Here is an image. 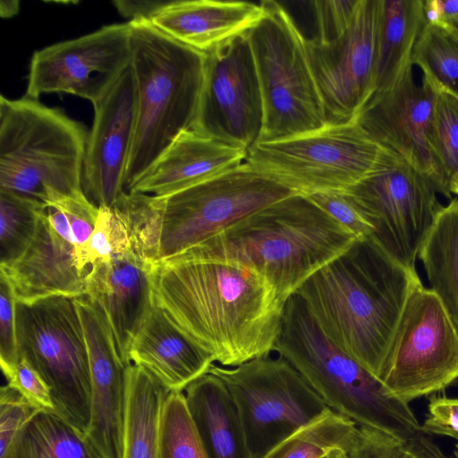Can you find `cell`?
Returning <instances> with one entry per match:
<instances>
[{
    "instance_id": "cell-1",
    "label": "cell",
    "mask_w": 458,
    "mask_h": 458,
    "mask_svg": "<svg viewBox=\"0 0 458 458\" xmlns=\"http://www.w3.org/2000/svg\"><path fill=\"white\" fill-rule=\"evenodd\" d=\"M153 293L216 364L235 367L274 351L285 302L247 266L180 254L155 266Z\"/></svg>"
},
{
    "instance_id": "cell-2",
    "label": "cell",
    "mask_w": 458,
    "mask_h": 458,
    "mask_svg": "<svg viewBox=\"0 0 458 458\" xmlns=\"http://www.w3.org/2000/svg\"><path fill=\"white\" fill-rule=\"evenodd\" d=\"M421 282L371 236L311 276L295 293L324 334L380 378L411 293Z\"/></svg>"
},
{
    "instance_id": "cell-3",
    "label": "cell",
    "mask_w": 458,
    "mask_h": 458,
    "mask_svg": "<svg viewBox=\"0 0 458 458\" xmlns=\"http://www.w3.org/2000/svg\"><path fill=\"white\" fill-rule=\"evenodd\" d=\"M293 194L245 161L167 196L124 191L114 205L126 220L134 250L155 267Z\"/></svg>"
},
{
    "instance_id": "cell-4",
    "label": "cell",
    "mask_w": 458,
    "mask_h": 458,
    "mask_svg": "<svg viewBox=\"0 0 458 458\" xmlns=\"http://www.w3.org/2000/svg\"><path fill=\"white\" fill-rule=\"evenodd\" d=\"M358 239L306 195L293 194L182 253L247 266L284 302Z\"/></svg>"
},
{
    "instance_id": "cell-5",
    "label": "cell",
    "mask_w": 458,
    "mask_h": 458,
    "mask_svg": "<svg viewBox=\"0 0 458 458\" xmlns=\"http://www.w3.org/2000/svg\"><path fill=\"white\" fill-rule=\"evenodd\" d=\"M274 351L297 369L328 408L357 426L379 430L402 444L427 435L408 403L338 348L296 294L285 301Z\"/></svg>"
},
{
    "instance_id": "cell-6",
    "label": "cell",
    "mask_w": 458,
    "mask_h": 458,
    "mask_svg": "<svg viewBox=\"0 0 458 458\" xmlns=\"http://www.w3.org/2000/svg\"><path fill=\"white\" fill-rule=\"evenodd\" d=\"M137 118L124 174L127 191L196 121L206 54L169 38L148 20L128 21Z\"/></svg>"
},
{
    "instance_id": "cell-7",
    "label": "cell",
    "mask_w": 458,
    "mask_h": 458,
    "mask_svg": "<svg viewBox=\"0 0 458 458\" xmlns=\"http://www.w3.org/2000/svg\"><path fill=\"white\" fill-rule=\"evenodd\" d=\"M89 132L63 111L26 95L0 97V190L46 205L83 191Z\"/></svg>"
},
{
    "instance_id": "cell-8",
    "label": "cell",
    "mask_w": 458,
    "mask_h": 458,
    "mask_svg": "<svg viewBox=\"0 0 458 458\" xmlns=\"http://www.w3.org/2000/svg\"><path fill=\"white\" fill-rule=\"evenodd\" d=\"M261 4L263 16L246 32L263 101L258 144L308 133L327 124L305 38L281 3L267 0Z\"/></svg>"
},
{
    "instance_id": "cell-9",
    "label": "cell",
    "mask_w": 458,
    "mask_h": 458,
    "mask_svg": "<svg viewBox=\"0 0 458 458\" xmlns=\"http://www.w3.org/2000/svg\"><path fill=\"white\" fill-rule=\"evenodd\" d=\"M16 338L25 359L51 390L55 411L87 433L91 418L88 349L74 298L16 301Z\"/></svg>"
},
{
    "instance_id": "cell-10",
    "label": "cell",
    "mask_w": 458,
    "mask_h": 458,
    "mask_svg": "<svg viewBox=\"0 0 458 458\" xmlns=\"http://www.w3.org/2000/svg\"><path fill=\"white\" fill-rule=\"evenodd\" d=\"M382 151L353 120L257 144L246 162L299 194L344 192L375 170Z\"/></svg>"
},
{
    "instance_id": "cell-11",
    "label": "cell",
    "mask_w": 458,
    "mask_h": 458,
    "mask_svg": "<svg viewBox=\"0 0 458 458\" xmlns=\"http://www.w3.org/2000/svg\"><path fill=\"white\" fill-rule=\"evenodd\" d=\"M208 372L224 382L234 402L250 458H260L328 409L275 351L235 367L213 363Z\"/></svg>"
},
{
    "instance_id": "cell-12",
    "label": "cell",
    "mask_w": 458,
    "mask_h": 458,
    "mask_svg": "<svg viewBox=\"0 0 458 458\" xmlns=\"http://www.w3.org/2000/svg\"><path fill=\"white\" fill-rule=\"evenodd\" d=\"M344 193L373 227L371 237L416 271L420 245L442 207L428 179L401 156L383 148L375 170Z\"/></svg>"
},
{
    "instance_id": "cell-13",
    "label": "cell",
    "mask_w": 458,
    "mask_h": 458,
    "mask_svg": "<svg viewBox=\"0 0 458 458\" xmlns=\"http://www.w3.org/2000/svg\"><path fill=\"white\" fill-rule=\"evenodd\" d=\"M380 379L406 403L458 379V329L431 289L421 284L410 295Z\"/></svg>"
},
{
    "instance_id": "cell-14",
    "label": "cell",
    "mask_w": 458,
    "mask_h": 458,
    "mask_svg": "<svg viewBox=\"0 0 458 458\" xmlns=\"http://www.w3.org/2000/svg\"><path fill=\"white\" fill-rule=\"evenodd\" d=\"M263 101L246 33L205 56L204 81L192 129L247 151L258 144Z\"/></svg>"
},
{
    "instance_id": "cell-15",
    "label": "cell",
    "mask_w": 458,
    "mask_h": 458,
    "mask_svg": "<svg viewBox=\"0 0 458 458\" xmlns=\"http://www.w3.org/2000/svg\"><path fill=\"white\" fill-rule=\"evenodd\" d=\"M381 0H360L348 30L320 42L305 38L327 124L356 120L375 91Z\"/></svg>"
},
{
    "instance_id": "cell-16",
    "label": "cell",
    "mask_w": 458,
    "mask_h": 458,
    "mask_svg": "<svg viewBox=\"0 0 458 458\" xmlns=\"http://www.w3.org/2000/svg\"><path fill=\"white\" fill-rule=\"evenodd\" d=\"M128 22L105 25L32 55L25 95L66 93L95 105L131 64Z\"/></svg>"
},
{
    "instance_id": "cell-17",
    "label": "cell",
    "mask_w": 458,
    "mask_h": 458,
    "mask_svg": "<svg viewBox=\"0 0 458 458\" xmlns=\"http://www.w3.org/2000/svg\"><path fill=\"white\" fill-rule=\"evenodd\" d=\"M434 96L430 80L423 75L418 83L411 67L392 89L374 94L356 121L375 142L401 156L428 179L436 192L445 196L430 142Z\"/></svg>"
},
{
    "instance_id": "cell-18",
    "label": "cell",
    "mask_w": 458,
    "mask_h": 458,
    "mask_svg": "<svg viewBox=\"0 0 458 458\" xmlns=\"http://www.w3.org/2000/svg\"><path fill=\"white\" fill-rule=\"evenodd\" d=\"M88 349L91 418L87 436L105 458H123L127 367L103 308L87 295L74 298Z\"/></svg>"
},
{
    "instance_id": "cell-19",
    "label": "cell",
    "mask_w": 458,
    "mask_h": 458,
    "mask_svg": "<svg viewBox=\"0 0 458 458\" xmlns=\"http://www.w3.org/2000/svg\"><path fill=\"white\" fill-rule=\"evenodd\" d=\"M131 64L95 104L83 167V186L98 207H112L124 192V174L137 118Z\"/></svg>"
},
{
    "instance_id": "cell-20",
    "label": "cell",
    "mask_w": 458,
    "mask_h": 458,
    "mask_svg": "<svg viewBox=\"0 0 458 458\" xmlns=\"http://www.w3.org/2000/svg\"><path fill=\"white\" fill-rule=\"evenodd\" d=\"M154 268L131 250L96 261L85 276V295L103 308L126 366L131 344L154 304Z\"/></svg>"
},
{
    "instance_id": "cell-21",
    "label": "cell",
    "mask_w": 458,
    "mask_h": 458,
    "mask_svg": "<svg viewBox=\"0 0 458 458\" xmlns=\"http://www.w3.org/2000/svg\"><path fill=\"white\" fill-rule=\"evenodd\" d=\"M0 271L9 280L16 301L21 303L85 295L88 272L80 268L75 247L54 231L46 213L26 250L11 265L0 267Z\"/></svg>"
},
{
    "instance_id": "cell-22",
    "label": "cell",
    "mask_w": 458,
    "mask_h": 458,
    "mask_svg": "<svg viewBox=\"0 0 458 458\" xmlns=\"http://www.w3.org/2000/svg\"><path fill=\"white\" fill-rule=\"evenodd\" d=\"M248 151L189 129L181 132L126 191L163 197L244 163Z\"/></svg>"
},
{
    "instance_id": "cell-23",
    "label": "cell",
    "mask_w": 458,
    "mask_h": 458,
    "mask_svg": "<svg viewBox=\"0 0 458 458\" xmlns=\"http://www.w3.org/2000/svg\"><path fill=\"white\" fill-rule=\"evenodd\" d=\"M129 361L171 392H183L215 363L155 302L131 344Z\"/></svg>"
},
{
    "instance_id": "cell-24",
    "label": "cell",
    "mask_w": 458,
    "mask_h": 458,
    "mask_svg": "<svg viewBox=\"0 0 458 458\" xmlns=\"http://www.w3.org/2000/svg\"><path fill=\"white\" fill-rule=\"evenodd\" d=\"M263 14L261 3L176 0L169 1L149 21L169 38L206 54L246 33Z\"/></svg>"
},
{
    "instance_id": "cell-25",
    "label": "cell",
    "mask_w": 458,
    "mask_h": 458,
    "mask_svg": "<svg viewBox=\"0 0 458 458\" xmlns=\"http://www.w3.org/2000/svg\"><path fill=\"white\" fill-rule=\"evenodd\" d=\"M183 393L209 458H250L238 411L218 377L208 372L191 383Z\"/></svg>"
},
{
    "instance_id": "cell-26",
    "label": "cell",
    "mask_w": 458,
    "mask_h": 458,
    "mask_svg": "<svg viewBox=\"0 0 458 458\" xmlns=\"http://www.w3.org/2000/svg\"><path fill=\"white\" fill-rule=\"evenodd\" d=\"M425 26L422 0H381L374 94L392 89L412 67Z\"/></svg>"
},
{
    "instance_id": "cell-27",
    "label": "cell",
    "mask_w": 458,
    "mask_h": 458,
    "mask_svg": "<svg viewBox=\"0 0 458 458\" xmlns=\"http://www.w3.org/2000/svg\"><path fill=\"white\" fill-rule=\"evenodd\" d=\"M145 369L127 367V411L123 458H161L160 424L170 394Z\"/></svg>"
},
{
    "instance_id": "cell-28",
    "label": "cell",
    "mask_w": 458,
    "mask_h": 458,
    "mask_svg": "<svg viewBox=\"0 0 458 458\" xmlns=\"http://www.w3.org/2000/svg\"><path fill=\"white\" fill-rule=\"evenodd\" d=\"M431 290L458 329V199L441 207L418 253Z\"/></svg>"
},
{
    "instance_id": "cell-29",
    "label": "cell",
    "mask_w": 458,
    "mask_h": 458,
    "mask_svg": "<svg viewBox=\"0 0 458 458\" xmlns=\"http://www.w3.org/2000/svg\"><path fill=\"white\" fill-rule=\"evenodd\" d=\"M0 458H105L87 434L54 411H38Z\"/></svg>"
},
{
    "instance_id": "cell-30",
    "label": "cell",
    "mask_w": 458,
    "mask_h": 458,
    "mask_svg": "<svg viewBox=\"0 0 458 458\" xmlns=\"http://www.w3.org/2000/svg\"><path fill=\"white\" fill-rule=\"evenodd\" d=\"M357 424L330 408L283 439L260 458H320L343 447Z\"/></svg>"
},
{
    "instance_id": "cell-31",
    "label": "cell",
    "mask_w": 458,
    "mask_h": 458,
    "mask_svg": "<svg viewBox=\"0 0 458 458\" xmlns=\"http://www.w3.org/2000/svg\"><path fill=\"white\" fill-rule=\"evenodd\" d=\"M47 205L36 199L0 190V267H7L31 242Z\"/></svg>"
},
{
    "instance_id": "cell-32",
    "label": "cell",
    "mask_w": 458,
    "mask_h": 458,
    "mask_svg": "<svg viewBox=\"0 0 458 458\" xmlns=\"http://www.w3.org/2000/svg\"><path fill=\"white\" fill-rule=\"evenodd\" d=\"M411 64L437 87L458 98V36L449 29L426 24L416 43Z\"/></svg>"
},
{
    "instance_id": "cell-33",
    "label": "cell",
    "mask_w": 458,
    "mask_h": 458,
    "mask_svg": "<svg viewBox=\"0 0 458 458\" xmlns=\"http://www.w3.org/2000/svg\"><path fill=\"white\" fill-rule=\"evenodd\" d=\"M430 81L435 92L430 142L450 198L458 190V98Z\"/></svg>"
},
{
    "instance_id": "cell-34",
    "label": "cell",
    "mask_w": 458,
    "mask_h": 458,
    "mask_svg": "<svg viewBox=\"0 0 458 458\" xmlns=\"http://www.w3.org/2000/svg\"><path fill=\"white\" fill-rule=\"evenodd\" d=\"M161 458H209L190 415L183 392H170L160 424Z\"/></svg>"
},
{
    "instance_id": "cell-35",
    "label": "cell",
    "mask_w": 458,
    "mask_h": 458,
    "mask_svg": "<svg viewBox=\"0 0 458 458\" xmlns=\"http://www.w3.org/2000/svg\"><path fill=\"white\" fill-rule=\"evenodd\" d=\"M94 230L81 250L76 254L80 268H87L96 261L134 250L130 230L121 211L115 207H98Z\"/></svg>"
},
{
    "instance_id": "cell-36",
    "label": "cell",
    "mask_w": 458,
    "mask_h": 458,
    "mask_svg": "<svg viewBox=\"0 0 458 458\" xmlns=\"http://www.w3.org/2000/svg\"><path fill=\"white\" fill-rule=\"evenodd\" d=\"M360 0L312 1L316 35L320 42H330L340 38L350 27Z\"/></svg>"
},
{
    "instance_id": "cell-37",
    "label": "cell",
    "mask_w": 458,
    "mask_h": 458,
    "mask_svg": "<svg viewBox=\"0 0 458 458\" xmlns=\"http://www.w3.org/2000/svg\"><path fill=\"white\" fill-rule=\"evenodd\" d=\"M40 409L29 402L9 385L0 388V457H2L20 429Z\"/></svg>"
},
{
    "instance_id": "cell-38",
    "label": "cell",
    "mask_w": 458,
    "mask_h": 458,
    "mask_svg": "<svg viewBox=\"0 0 458 458\" xmlns=\"http://www.w3.org/2000/svg\"><path fill=\"white\" fill-rule=\"evenodd\" d=\"M16 299L9 280L0 272V364L7 377L20 360L16 338Z\"/></svg>"
},
{
    "instance_id": "cell-39",
    "label": "cell",
    "mask_w": 458,
    "mask_h": 458,
    "mask_svg": "<svg viewBox=\"0 0 458 458\" xmlns=\"http://www.w3.org/2000/svg\"><path fill=\"white\" fill-rule=\"evenodd\" d=\"M306 196L358 240L373 234L371 225L344 192H318Z\"/></svg>"
},
{
    "instance_id": "cell-40",
    "label": "cell",
    "mask_w": 458,
    "mask_h": 458,
    "mask_svg": "<svg viewBox=\"0 0 458 458\" xmlns=\"http://www.w3.org/2000/svg\"><path fill=\"white\" fill-rule=\"evenodd\" d=\"M47 206L60 208L66 216L77 254L94 230L99 211L98 207L85 193L75 197H59Z\"/></svg>"
},
{
    "instance_id": "cell-41",
    "label": "cell",
    "mask_w": 458,
    "mask_h": 458,
    "mask_svg": "<svg viewBox=\"0 0 458 458\" xmlns=\"http://www.w3.org/2000/svg\"><path fill=\"white\" fill-rule=\"evenodd\" d=\"M398 440L374 428L358 426L343 445L346 458H394Z\"/></svg>"
},
{
    "instance_id": "cell-42",
    "label": "cell",
    "mask_w": 458,
    "mask_h": 458,
    "mask_svg": "<svg viewBox=\"0 0 458 458\" xmlns=\"http://www.w3.org/2000/svg\"><path fill=\"white\" fill-rule=\"evenodd\" d=\"M7 385L16 389L40 410L55 411L51 390L38 372L23 358L5 377Z\"/></svg>"
},
{
    "instance_id": "cell-43",
    "label": "cell",
    "mask_w": 458,
    "mask_h": 458,
    "mask_svg": "<svg viewBox=\"0 0 458 458\" xmlns=\"http://www.w3.org/2000/svg\"><path fill=\"white\" fill-rule=\"evenodd\" d=\"M421 428L427 435H440L458 441V398L432 396Z\"/></svg>"
},
{
    "instance_id": "cell-44",
    "label": "cell",
    "mask_w": 458,
    "mask_h": 458,
    "mask_svg": "<svg viewBox=\"0 0 458 458\" xmlns=\"http://www.w3.org/2000/svg\"><path fill=\"white\" fill-rule=\"evenodd\" d=\"M426 24L451 27L458 21V0L423 1Z\"/></svg>"
},
{
    "instance_id": "cell-45",
    "label": "cell",
    "mask_w": 458,
    "mask_h": 458,
    "mask_svg": "<svg viewBox=\"0 0 458 458\" xmlns=\"http://www.w3.org/2000/svg\"><path fill=\"white\" fill-rule=\"evenodd\" d=\"M169 1L143 0V1H114L116 10L119 13L131 21L148 20L165 6Z\"/></svg>"
},
{
    "instance_id": "cell-46",
    "label": "cell",
    "mask_w": 458,
    "mask_h": 458,
    "mask_svg": "<svg viewBox=\"0 0 458 458\" xmlns=\"http://www.w3.org/2000/svg\"><path fill=\"white\" fill-rule=\"evenodd\" d=\"M394 458H448L430 438H421L403 446Z\"/></svg>"
},
{
    "instance_id": "cell-47",
    "label": "cell",
    "mask_w": 458,
    "mask_h": 458,
    "mask_svg": "<svg viewBox=\"0 0 458 458\" xmlns=\"http://www.w3.org/2000/svg\"><path fill=\"white\" fill-rule=\"evenodd\" d=\"M46 214L54 231L64 241L73 245L70 225L64 213L55 206H47Z\"/></svg>"
},
{
    "instance_id": "cell-48",
    "label": "cell",
    "mask_w": 458,
    "mask_h": 458,
    "mask_svg": "<svg viewBox=\"0 0 458 458\" xmlns=\"http://www.w3.org/2000/svg\"><path fill=\"white\" fill-rule=\"evenodd\" d=\"M20 9V3L18 1H1L0 3V14L3 18H10L15 15Z\"/></svg>"
},
{
    "instance_id": "cell-49",
    "label": "cell",
    "mask_w": 458,
    "mask_h": 458,
    "mask_svg": "<svg viewBox=\"0 0 458 458\" xmlns=\"http://www.w3.org/2000/svg\"><path fill=\"white\" fill-rule=\"evenodd\" d=\"M320 458H346V454L343 447H338L330 451Z\"/></svg>"
},
{
    "instance_id": "cell-50",
    "label": "cell",
    "mask_w": 458,
    "mask_h": 458,
    "mask_svg": "<svg viewBox=\"0 0 458 458\" xmlns=\"http://www.w3.org/2000/svg\"><path fill=\"white\" fill-rule=\"evenodd\" d=\"M447 29H449L451 31H453L456 36H458V21L456 23H454L453 26L451 27H445Z\"/></svg>"
},
{
    "instance_id": "cell-51",
    "label": "cell",
    "mask_w": 458,
    "mask_h": 458,
    "mask_svg": "<svg viewBox=\"0 0 458 458\" xmlns=\"http://www.w3.org/2000/svg\"><path fill=\"white\" fill-rule=\"evenodd\" d=\"M453 458H458V444L455 445V450L454 452V457Z\"/></svg>"
},
{
    "instance_id": "cell-52",
    "label": "cell",
    "mask_w": 458,
    "mask_h": 458,
    "mask_svg": "<svg viewBox=\"0 0 458 458\" xmlns=\"http://www.w3.org/2000/svg\"><path fill=\"white\" fill-rule=\"evenodd\" d=\"M455 194H457V195H458V190L456 191Z\"/></svg>"
}]
</instances>
